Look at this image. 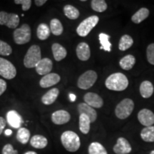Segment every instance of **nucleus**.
<instances>
[{
    "label": "nucleus",
    "instance_id": "nucleus-1",
    "mask_svg": "<svg viewBox=\"0 0 154 154\" xmlns=\"http://www.w3.org/2000/svg\"><path fill=\"white\" fill-rule=\"evenodd\" d=\"M105 85L109 90L121 91L128 87V80L126 75L122 73H114L106 79Z\"/></svg>",
    "mask_w": 154,
    "mask_h": 154
},
{
    "label": "nucleus",
    "instance_id": "nucleus-2",
    "mask_svg": "<svg viewBox=\"0 0 154 154\" xmlns=\"http://www.w3.org/2000/svg\"><path fill=\"white\" fill-rule=\"evenodd\" d=\"M61 141L63 147L69 152H76L80 148V138L76 133L66 131L61 136Z\"/></svg>",
    "mask_w": 154,
    "mask_h": 154
},
{
    "label": "nucleus",
    "instance_id": "nucleus-3",
    "mask_svg": "<svg viewBox=\"0 0 154 154\" xmlns=\"http://www.w3.org/2000/svg\"><path fill=\"white\" fill-rule=\"evenodd\" d=\"M42 59L41 49L37 45H32L28 49L24 59V64L26 68H34Z\"/></svg>",
    "mask_w": 154,
    "mask_h": 154
},
{
    "label": "nucleus",
    "instance_id": "nucleus-4",
    "mask_svg": "<svg viewBox=\"0 0 154 154\" xmlns=\"http://www.w3.org/2000/svg\"><path fill=\"white\" fill-rule=\"evenodd\" d=\"M134 109V103L131 99L122 100L115 109L116 116L120 119H126L131 114Z\"/></svg>",
    "mask_w": 154,
    "mask_h": 154
},
{
    "label": "nucleus",
    "instance_id": "nucleus-5",
    "mask_svg": "<svg viewBox=\"0 0 154 154\" xmlns=\"http://www.w3.org/2000/svg\"><path fill=\"white\" fill-rule=\"evenodd\" d=\"M99 21V18L96 15L89 17L83 20L80 23L76 29V32L78 35L82 37L86 36L97 25Z\"/></svg>",
    "mask_w": 154,
    "mask_h": 154
},
{
    "label": "nucleus",
    "instance_id": "nucleus-6",
    "mask_svg": "<svg viewBox=\"0 0 154 154\" xmlns=\"http://www.w3.org/2000/svg\"><path fill=\"white\" fill-rule=\"evenodd\" d=\"M97 78L98 76L96 72L88 70L79 76L77 82V86L82 89H88L95 84Z\"/></svg>",
    "mask_w": 154,
    "mask_h": 154
},
{
    "label": "nucleus",
    "instance_id": "nucleus-7",
    "mask_svg": "<svg viewBox=\"0 0 154 154\" xmlns=\"http://www.w3.org/2000/svg\"><path fill=\"white\" fill-rule=\"evenodd\" d=\"M32 31L28 24H23L20 28L16 29L14 32V40L17 44L28 43L31 39Z\"/></svg>",
    "mask_w": 154,
    "mask_h": 154
},
{
    "label": "nucleus",
    "instance_id": "nucleus-8",
    "mask_svg": "<svg viewBox=\"0 0 154 154\" xmlns=\"http://www.w3.org/2000/svg\"><path fill=\"white\" fill-rule=\"evenodd\" d=\"M17 75V69L10 61L0 58V76L7 79H12Z\"/></svg>",
    "mask_w": 154,
    "mask_h": 154
},
{
    "label": "nucleus",
    "instance_id": "nucleus-9",
    "mask_svg": "<svg viewBox=\"0 0 154 154\" xmlns=\"http://www.w3.org/2000/svg\"><path fill=\"white\" fill-rule=\"evenodd\" d=\"M19 24V17L14 13L0 11V25H5L10 29H16Z\"/></svg>",
    "mask_w": 154,
    "mask_h": 154
},
{
    "label": "nucleus",
    "instance_id": "nucleus-10",
    "mask_svg": "<svg viewBox=\"0 0 154 154\" xmlns=\"http://www.w3.org/2000/svg\"><path fill=\"white\" fill-rule=\"evenodd\" d=\"M84 100L85 103L92 108L100 109L103 105V101L101 96L93 92H88L84 96Z\"/></svg>",
    "mask_w": 154,
    "mask_h": 154
},
{
    "label": "nucleus",
    "instance_id": "nucleus-11",
    "mask_svg": "<svg viewBox=\"0 0 154 154\" xmlns=\"http://www.w3.org/2000/svg\"><path fill=\"white\" fill-rule=\"evenodd\" d=\"M138 119L143 126H151L154 124V113L149 109H143L138 113Z\"/></svg>",
    "mask_w": 154,
    "mask_h": 154
},
{
    "label": "nucleus",
    "instance_id": "nucleus-12",
    "mask_svg": "<svg viewBox=\"0 0 154 154\" xmlns=\"http://www.w3.org/2000/svg\"><path fill=\"white\" fill-rule=\"evenodd\" d=\"M113 151L116 154H128L132 151L131 146L125 138L120 137L117 140L116 143L113 148Z\"/></svg>",
    "mask_w": 154,
    "mask_h": 154
},
{
    "label": "nucleus",
    "instance_id": "nucleus-13",
    "mask_svg": "<svg viewBox=\"0 0 154 154\" xmlns=\"http://www.w3.org/2000/svg\"><path fill=\"white\" fill-rule=\"evenodd\" d=\"M61 77L59 74L55 73H49L42 77L39 82L40 86L42 88L51 87L60 82Z\"/></svg>",
    "mask_w": 154,
    "mask_h": 154
},
{
    "label": "nucleus",
    "instance_id": "nucleus-14",
    "mask_svg": "<svg viewBox=\"0 0 154 154\" xmlns=\"http://www.w3.org/2000/svg\"><path fill=\"white\" fill-rule=\"evenodd\" d=\"M7 121L9 125L14 128H20L23 124V119L16 111H9L7 113Z\"/></svg>",
    "mask_w": 154,
    "mask_h": 154
},
{
    "label": "nucleus",
    "instance_id": "nucleus-15",
    "mask_svg": "<svg viewBox=\"0 0 154 154\" xmlns=\"http://www.w3.org/2000/svg\"><path fill=\"white\" fill-rule=\"evenodd\" d=\"M71 119V116L68 111L59 110L55 111L51 115V121L54 124L62 125L68 123Z\"/></svg>",
    "mask_w": 154,
    "mask_h": 154
},
{
    "label": "nucleus",
    "instance_id": "nucleus-16",
    "mask_svg": "<svg viewBox=\"0 0 154 154\" xmlns=\"http://www.w3.org/2000/svg\"><path fill=\"white\" fill-rule=\"evenodd\" d=\"M53 63L49 58H44L39 61L35 66L36 72L39 75H47L49 74L52 69Z\"/></svg>",
    "mask_w": 154,
    "mask_h": 154
},
{
    "label": "nucleus",
    "instance_id": "nucleus-17",
    "mask_svg": "<svg viewBox=\"0 0 154 154\" xmlns=\"http://www.w3.org/2000/svg\"><path fill=\"white\" fill-rule=\"evenodd\" d=\"M78 111L79 113V114H82V113H84L89 118L90 121H91V123L94 122L97 119V113L96 111L94 110V108H92L86 104L85 103H81L78 105Z\"/></svg>",
    "mask_w": 154,
    "mask_h": 154
},
{
    "label": "nucleus",
    "instance_id": "nucleus-18",
    "mask_svg": "<svg viewBox=\"0 0 154 154\" xmlns=\"http://www.w3.org/2000/svg\"><path fill=\"white\" fill-rule=\"evenodd\" d=\"M76 55L77 57L82 61H87L91 56L89 46L85 42H82L78 44L76 47Z\"/></svg>",
    "mask_w": 154,
    "mask_h": 154
},
{
    "label": "nucleus",
    "instance_id": "nucleus-19",
    "mask_svg": "<svg viewBox=\"0 0 154 154\" xmlns=\"http://www.w3.org/2000/svg\"><path fill=\"white\" fill-rule=\"evenodd\" d=\"M59 94V89L57 88H51V90L48 91L42 97V101L45 105H51L57 100L58 96Z\"/></svg>",
    "mask_w": 154,
    "mask_h": 154
},
{
    "label": "nucleus",
    "instance_id": "nucleus-20",
    "mask_svg": "<svg viewBox=\"0 0 154 154\" xmlns=\"http://www.w3.org/2000/svg\"><path fill=\"white\" fill-rule=\"evenodd\" d=\"M153 86L149 81H144L140 84V94L144 99H149L153 94Z\"/></svg>",
    "mask_w": 154,
    "mask_h": 154
},
{
    "label": "nucleus",
    "instance_id": "nucleus-21",
    "mask_svg": "<svg viewBox=\"0 0 154 154\" xmlns=\"http://www.w3.org/2000/svg\"><path fill=\"white\" fill-rule=\"evenodd\" d=\"M51 49H52L54 58L56 61H59L66 57V50L61 44L54 43L51 47Z\"/></svg>",
    "mask_w": 154,
    "mask_h": 154
},
{
    "label": "nucleus",
    "instance_id": "nucleus-22",
    "mask_svg": "<svg viewBox=\"0 0 154 154\" xmlns=\"http://www.w3.org/2000/svg\"><path fill=\"white\" fill-rule=\"evenodd\" d=\"M31 146L37 149H44L48 144L47 138L42 135H35L30 140Z\"/></svg>",
    "mask_w": 154,
    "mask_h": 154
},
{
    "label": "nucleus",
    "instance_id": "nucleus-23",
    "mask_svg": "<svg viewBox=\"0 0 154 154\" xmlns=\"http://www.w3.org/2000/svg\"><path fill=\"white\" fill-rule=\"evenodd\" d=\"M149 16V9L143 7V8H140L139 10L136 11V12L133 15V17H131V20L133 22L135 23V24H140V22H142L143 20H145Z\"/></svg>",
    "mask_w": 154,
    "mask_h": 154
},
{
    "label": "nucleus",
    "instance_id": "nucleus-24",
    "mask_svg": "<svg viewBox=\"0 0 154 154\" xmlns=\"http://www.w3.org/2000/svg\"><path fill=\"white\" fill-rule=\"evenodd\" d=\"M136 63V59L134 56L128 54L123 57L119 61V65L124 70H130Z\"/></svg>",
    "mask_w": 154,
    "mask_h": 154
},
{
    "label": "nucleus",
    "instance_id": "nucleus-25",
    "mask_svg": "<svg viewBox=\"0 0 154 154\" xmlns=\"http://www.w3.org/2000/svg\"><path fill=\"white\" fill-rule=\"evenodd\" d=\"M91 121L87 116L82 113L79 116V129L84 134H87L90 131Z\"/></svg>",
    "mask_w": 154,
    "mask_h": 154
},
{
    "label": "nucleus",
    "instance_id": "nucleus-26",
    "mask_svg": "<svg viewBox=\"0 0 154 154\" xmlns=\"http://www.w3.org/2000/svg\"><path fill=\"white\" fill-rule=\"evenodd\" d=\"M140 137L146 142H154V126L143 128L140 132Z\"/></svg>",
    "mask_w": 154,
    "mask_h": 154
},
{
    "label": "nucleus",
    "instance_id": "nucleus-27",
    "mask_svg": "<svg viewBox=\"0 0 154 154\" xmlns=\"http://www.w3.org/2000/svg\"><path fill=\"white\" fill-rule=\"evenodd\" d=\"M36 33H37V37L40 40H46L49 38L51 30L47 24L42 23L38 26Z\"/></svg>",
    "mask_w": 154,
    "mask_h": 154
},
{
    "label": "nucleus",
    "instance_id": "nucleus-28",
    "mask_svg": "<svg viewBox=\"0 0 154 154\" xmlns=\"http://www.w3.org/2000/svg\"><path fill=\"white\" fill-rule=\"evenodd\" d=\"M133 44H134V40L131 36L126 34L121 36L119 44V49L121 51H126L132 47Z\"/></svg>",
    "mask_w": 154,
    "mask_h": 154
},
{
    "label": "nucleus",
    "instance_id": "nucleus-29",
    "mask_svg": "<svg viewBox=\"0 0 154 154\" xmlns=\"http://www.w3.org/2000/svg\"><path fill=\"white\" fill-rule=\"evenodd\" d=\"M50 30L55 36H59L63 33V28L60 21L57 19H53L50 22Z\"/></svg>",
    "mask_w": 154,
    "mask_h": 154
},
{
    "label": "nucleus",
    "instance_id": "nucleus-30",
    "mask_svg": "<svg viewBox=\"0 0 154 154\" xmlns=\"http://www.w3.org/2000/svg\"><path fill=\"white\" fill-rule=\"evenodd\" d=\"M30 138V131L26 128H19L17 134V139L22 144H26Z\"/></svg>",
    "mask_w": 154,
    "mask_h": 154
},
{
    "label": "nucleus",
    "instance_id": "nucleus-31",
    "mask_svg": "<svg viewBox=\"0 0 154 154\" xmlns=\"http://www.w3.org/2000/svg\"><path fill=\"white\" fill-rule=\"evenodd\" d=\"M99 38L100 44L101 45L100 49H103L104 51H108V52H110L111 51V43L109 42L110 36L106 34L101 33L99 35Z\"/></svg>",
    "mask_w": 154,
    "mask_h": 154
},
{
    "label": "nucleus",
    "instance_id": "nucleus-32",
    "mask_svg": "<svg viewBox=\"0 0 154 154\" xmlns=\"http://www.w3.org/2000/svg\"><path fill=\"white\" fill-rule=\"evenodd\" d=\"M88 154H108L106 150L100 143L93 142L88 146Z\"/></svg>",
    "mask_w": 154,
    "mask_h": 154
},
{
    "label": "nucleus",
    "instance_id": "nucleus-33",
    "mask_svg": "<svg viewBox=\"0 0 154 154\" xmlns=\"http://www.w3.org/2000/svg\"><path fill=\"white\" fill-rule=\"evenodd\" d=\"M63 12H64L66 17L70 19H76L77 18H79L80 15L79 11L76 7L69 5H66L63 7Z\"/></svg>",
    "mask_w": 154,
    "mask_h": 154
},
{
    "label": "nucleus",
    "instance_id": "nucleus-34",
    "mask_svg": "<svg viewBox=\"0 0 154 154\" xmlns=\"http://www.w3.org/2000/svg\"><path fill=\"white\" fill-rule=\"evenodd\" d=\"M91 8L97 12H103L106 10L108 6L104 0H93L91 2Z\"/></svg>",
    "mask_w": 154,
    "mask_h": 154
},
{
    "label": "nucleus",
    "instance_id": "nucleus-35",
    "mask_svg": "<svg viewBox=\"0 0 154 154\" xmlns=\"http://www.w3.org/2000/svg\"><path fill=\"white\" fill-rule=\"evenodd\" d=\"M12 52V49L8 44L0 40V55L9 56Z\"/></svg>",
    "mask_w": 154,
    "mask_h": 154
},
{
    "label": "nucleus",
    "instance_id": "nucleus-36",
    "mask_svg": "<svg viewBox=\"0 0 154 154\" xmlns=\"http://www.w3.org/2000/svg\"><path fill=\"white\" fill-rule=\"evenodd\" d=\"M147 60L152 65H154V43L149 44L146 50Z\"/></svg>",
    "mask_w": 154,
    "mask_h": 154
},
{
    "label": "nucleus",
    "instance_id": "nucleus-37",
    "mask_svg": "<svg viewBox=\"0 0 154 154\" xmlns=\"http://www.w3.org/2000/svg\"><path fill=\"white\" fill-rule=\"evenodd\" d=\"M14 3L17 5H21L22 7V10L27 11L30 9L32 5L31 0H15Z\"/></svg>",
    "mask_w": 154,
    "mask_h": 154
},
{
    "label": "nucleus",
    "instance_id": "nucleus-38",
    "mask_svg": "<svg viewBox=\"0 0 154 154\" xmlns=\"http://www.w3.org/2000/svg\"><path fill=\"white\" fill-rule=\"evenodd\" d=\"M2 154H18V151L14 150L11 144H6L3 147Z\"/></svg>",
    "mask_w": 154,
    "mask_h": 154
},
{
    "label": "nucleus",
    "instance_id": "nucleus-39",
    "mask_svg": "<svg viewBox=\"0 0 154 154\" xmlns=\"http://www.w3.org/2000/svg\"><path fill=\"white\" fill-rule=\"evenodd\" d=\"M7 89V83L5 81L0 79V96Z\"/></svg>",
    "mask_w": 154,
    "mask_h": 154
},
{
    "label": "nucleus",
    "instance_id": "nucleus-40",
    "mask_svg": "<svg viewBox=\"0 0 154 154\" xmlns=\"http://www.w3.org/2000/svg\"><path fill=\"white\" fill-rule=\"evenodd\" d=\"M6 126V121L5 119L3 118V117L0 116V135L2 134V133L3 132L4 128H5Z\"/></svg>",
    "mask_w": 154,
    "mask_h": 154
},
{
    "label": "nucleus",
    "instance_id": "nucleus-41",
    "mask_svg": "<svg viewBox=\"0 0 154 154\" xmlns=\"http://www.w3.org/2000/svg\"><path fill=\"white\" fill-rule=\"evenodd\" d=\"M35 5L38 7H41V6L44 5V4L47 2V0H35Z\"/></svg>",
    "mask_w": 154,
    "mask_h": 154
},
{
    "label": "nucleus",
    "instance_id": "nucleus-42",
    "mask_svg": "<svg viewBox=\"0 0 154 154\" xmlns=\"http://www.w3.org/2000/svg\"><path fill=\"white\" fill-rule=\"evenodd\" d=\"M76 96L74 95V94H69V99H70V101H75V100H76Z\"/></svg>",
    "mask_w": 154,
    "mask_h": 154
},
{
    "label": "nucleus",
    "instance_id": "nucleus-43",
    "mask_svg": "<svg viewBox=\"0 0 154 154\" xmlns=\"http://www.w3.org/2000/svg\"><path fill=\"white\" fill-rule=\"evenodd\" d=\"M5 134L6 136H11V134H12V131H11L10 129H7L5 131Z\"/></svg>",
    "mask_w": 154,
    "mask_h": 154
},
{
    "label": "nucleus",
    "instance_id": "nucleus-44",
    "mask_svg": "<svg viewBox=\"0 0 154 154\" xmlns=\"http://www.w3.org/2000/svg\"><path fill=\"white\" fill-rule=\"evenodd\" d=\"M24 154H37V153L34 151H27L26 152V153H24Z\"/></svg>",
    "mask_w": 154,
    "mask_h": 154
},
{
    "label": "nucleus",
    "instance_id": "nucleus-45",
    "mask_svg": "<svg viewBox=\"0 0 154 154\" xmlns=\"http://www.w3.org/2000/svg\"><path fill=\"white\" fill-rule=\"evenodd\" d=\"M150 154H154V150H153V151H152L151 153H150Z\"/></svg>",
    "mask_w": 154,
    "mask_h": 154
}]
</instances>
